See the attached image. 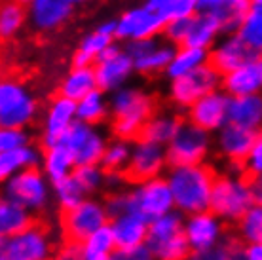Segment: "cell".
<instances>
[{
  "label": "cell",
  "instance_id": "6da1fadb",
  "mask_svg": "<svg viewBox=\"0 0 262 260\" xmlns=\"http://www.w3.org/2000/svg\"><path fill=\"white\" fill-rule=\"evenodd\" d=\"M216 177V171L205 162L192 165H169L165 179L173 192L175 209L183 215L209 209Z\"/></svg>",
  "mask_w": 262,
  "mask_h": 260
},
{
  "label": "cell",
  "instance_id": "7a4b0ae2",
  "mask_svg": "<svg viewBox=\"0 0 262 260\" xmlns=\"http://www.w3.org/2000/svg\"><path fill=\"white\" fill-rule=\"evenodd\" d=\"M111 99V131L116 139L135 141L144 124L156 112V103L148 91L137 85H124L108 93Z\"/></svg>",
  "mask_w": 262,
  "mask_h": 260
},
{
  "label": "cell",
  "instance_id": "3957f363",
  "mask_svg": "<svg viewBox=\"0 0 262 260\" xmlns=\"http://www.w3.org/2000/svg\"><path fill=\"white\" fill-rule=\"evenodd\" d=\"M184 216L181 211L173 209L150 221L144 245L156 260H188L192 249L184 234Z\"/></svg>",
  "mask_w": 262,
  "mask_h": 260
},
{
  "label": "cell",
  "instance_id": "277c9868",
  "mask_svg": "<svg viewBox=\"0 0 262 260\" xmlns=\"http://www.w3.org/2000/svg\"><path fill=\"white\" fill-rule=\"evenodd\" d=\"M255 205L249 177H234L228 173L216 177L209 209L226 224L236 226L242 216Z\"/></svg>",
  "mask_w": 262,
  "mask_h": 260
},
{
  "label": "cell",
  "instance_id": "5b68a950",
  "mask_svg": "<svg viewBox=\"0 0 262 260\" xmlns=\"http://www.w3.org/2000/svg\"><path fill=\"white\" fill-rule=\"evenodd\" d=\"M38 116V101L25 82L4 78L0 84V127H29Z\"/></svg>",
  "mask_w": 262,
  "mask_h": 260
},
{
  "label": "cell",
  "instance_id": "8992f818",
  "mask_svg": "<svg viewBox=\"0 0 262 260\" xmlns=\"http://www.w3.org/2000/svg\"><path fill=\"white\" fill-rule=\"evenodd\" d=\"M53 196V184L42 167H31L4 181V198L21 203L29 211L42 213Z\"/></svg>",
  "mask_w": 262,
  "mask_h": 260
},
{
  "label": "cell",
  "instance_id": "52a82bcc",
  "mask_svg": "<svg viewBox=\"0 0 262 260\" xmlns=\"http://www.w3.org/2000/svg\"><path fill=\"white\" fill-rule=\"evenodd\" d=\"M111 222V215L106 211L105 200H97L88 196L84 202L69 211H61L59 228L65 241H82L92 235L95 230L106 226Z\"/></svg>",
  "mask_w": 262,
  "mask_h": 260
},
{
  "label": "cell",
  "instance_id": "ba28073f",
  "mask_svg": "<svg viewBox=\"0 0 262 260\" xmlns=\"http://www.w3.org/2000/svg\"><path fill=\"white\" fill-rule=\"evenodd\" d=\"M55 249L48 228L38 222L21 234L0 237V260H53Z\"/></svg>",
  "mask_w": 262,
  "mask_h": 260
},
{
  "label": "cell",
  "instance_id": "9c48e42d",
  "mask_svg": "<svg viewBox=\"0 0 262 260\" xmlns=\"http://www.w3.org/2000/svg\"><path fill=\"white\" fill-rule=\"evenodd\" d=\"M221 88H223V74L211 63H207L184 76L169 80L167 97L177 109L188 111L196 101L205 97L211 91L221 90Z\"/></svg>",
  "mask_w": 262,
  "mask_h": 260
},
{
  "label": "cell",
  "instance_id": "30bf717a",
  "mask_svg": "<svg viewBox=\"0 0 262 260\" xmlns=\"http://www.w3.org/2000/svg\"><path fill=\"white\" fill-rule=\"evenodd\" d=\"M211 148H213V139L209 131H205L188 120L181 122L175 137L165 146L169 165L203 163L211 154Z\"/></svg>",
  "mask_w": 262,
  "mask_h": 260
},
{
  "label": "cell",
  "instance_id": "8fae6325",
  "mask_svg": "<svg viewBox=\"0 0 262 260\" xmlns=\"http://www.w3.org/2000/svg\"><path fill=\"white\" fill-rule=\"evenodd\" d=\"M127 192H129V209L143 213L148 221H154L175 209L173 192L165 175L135 182L131 184V188H127Z\"/></svg>",
  "mask_w": 262,
  "mask_h": 260
},
{
  "label": "cell",
  "instance_id": "7c38bea8",
  "mask_svg": "<svg viewBox=\"0 0 262 260\" xmlns=\"http://www.w3.org/2000/svg\"><path fill=\"white\" fill-rule=\"evenodd\" d=\"M167 169H169V160H167L165 146L148 143V141H143V139L133 141L129 163H127V167L124 171L127 182L135 184V182H143L148 181V179L164 177L167 173Z\"/></svg>",
  "mask_w": 262,
  "mask_h": 260
},
{
  "label": "cell",
  "instance_id": "4fadbf2b",
  "mask_svg": "<svg viewBox=\"0 0 262 260\" xmlns=\"http://www.w3.org/2000/svg\"><path fill=\"white\" fill-rule=\"evenodd\" d=\"M125 52L133 59L135 71L144 76H154L167 71L171 59L177 52V46L167 40L144 38V40H131L125 42Z\"/></svg>",
  "mask_w": 262,
  "mask_h": 260
},
{
  "label": "cell",
  "instance_id": "5bb4252c",
  "mask_svg": "<svg viewBox=\"0 0 262 260\" xmlns=\"http://www.w3.org/2000/svg\"><path fill=\"white\" fill-rule=\"evenodd\" d=\"M61 143L71 150L76 165H85V163H101L108 141L105 133L99 129V125L76 120L61 139Z\"/></svg>",
  "mask_w": 262,
  "mask_h": 260
},
{
  "label": "cell",
  "instance_id": "9a60e30c",
  "mask_svg": "<svg viewBox=\"0 0 262 260\" xmlns=\"http://www.w3.org/2000/svg\"><path fill=\"white\" fill-rule=\"evenodd\" d=\"M226 222L216 216L211 209L184 216V234L192 253L209 251L219 247L226 237Z\"/></svg>",
  "mask_w": 262,
  "mask_h": 260
},
{
  "label": "cell",
  "instance_id": "2e32d148",
  "mask_svg": "<svg viewBox=\"0 0 262 260\" xmlns=\"http://www.w3.org/2000/svg\"><path fill=\"white\" fill-rule=\"evenodd\" d=\"M116 40L131 42V40L156 38L164 33L165 19L148 6H133L120 13L116 19Z\"/></svg>",
  "mask_w": 262,
  "mask_h": 260
},
{
  "label": "cell",
  "instance_id": "e0dca14e",
  "mask_svg": "<svg viewBox=\"0 0 262 260\" xmlns=\"http://www.w3.org/2000/svg\"><path fill=\"white\" fill-rule=\"evenodd\" d=\"M230 99L232 97L223 88L211 91L186 111V120L209 133H216L228 124Z\"/></svg>",
  "mask_w": 262,
  "mask_h": 260
},
{
  "label": "cell",
  "instance_id": "ac0fdd59",
  "mask_svg": "<svg viewBox=\"0 0 262 260\" xmlns=\"http://www.w3.org/2000/svg\"><path fill=\"white\" fill-rule=\"evenodd\" d=\"M258 55L260 53L253 50L237 33H228L223 34L209 50V63L224 76Z\"/></svg>",
  "mask_w": 262,
  "mask_h": 260
},
{
  "label": "cell",
  "instance_id": "d6986e66",
  "mask_svg": "<svg viewBox=\"0 0 262 260\" xmlns=\"http://www.w3.org/2000/svg\"><path fill=\"white\" fill-rule=\"evenodd\" d=\"M78 120L76 114V101L57 95L46 106L44 120H42V148L61 143L71 125Z\"/></svg>",
  "mask_w": 262,
  "mask_h": 260
},
{
  "label": "cell",
  "instance_id": "ffe728a7",
  "mask_svg": "<svg viewBox=\"0 0 262 260\" xmlns=\"http://www.w3.org/2000/svg\"><path fill=\"white\" fill-rule=\"evenodd\" d=\"M29 23L36 33H55L71 19L74 6L69 0H33L29 6Z\"/></svg>",
  "mask_w": 262,
  "mask_h": 260
},
{
  "label": "cell",
  "instance_id": "44dd1931",
  "mask_svg": "<svg viewBox=\"0 0 262 260\" xmlns=\"http://www.w3.org/2000/svg\"><path fill=\"white\" fill-rule=\"evenodd\" d=\"M258 131L239 127L236 124H226L221 131H216L215 146L219 154L226 162H245V158L249 156L251 148L256 141Z\"/></svg>",
  "mask_w": 262,
  "mask_h": 260
},
{
  "label": "cell",
  "instance_id": "7402d4cb",
  "mask_svg": "<svg viewBox=\"0 0 262 260\" xmlns=\"http://www.w3.org/2000/svg\"><path fill=\"white\" fill-rule=\"evenodd\" d=\"M108 224H111L112 232H114L118 249H133L144 245L146 235H148L150 221L143 213L127 209L120 215L111 216Z\"/></svg>",
  "mask_w": 262,
  "mask_h": 260
},
{
  "label": "cell",
  "instance_id": "603a6c76",
  "mask_svg": "<svg viewBox=\"0 0 262 260\" xmlns=\"http://www.w3.org/2000/svg\"><path fill=\"white\" fill-rule=\"evenodd\" d=\"M93 67H95V74H97L99 90L106 91V93H112V91L127 85L133 72H137L133 59L127 55L125 50L114 57L99 59Z\"/></svg>",
  "mask_w": 262,
  "mask_h": 260
},
{
  "label": "cell",
  "instance_id": "cb8c5ba5",
  "mask_svg": "<svg viewBox=\"0 0 262 260\" xmlns=\"http://www.w3.org/2000/svg\"><path fill=\"white\" fill-rule=\"evenodd\" d=\"M223 90L230 97L262 95V55L251 59L236 71L223 76Z\"/></svg>",
  "mask_w": 262,
  "mask_h": 260
},
{
  "label": "cell",
  "instance_id": "d4e9b609",
  "mask_svg": "<svg viewBox=\"0 0 262 260\" xmlns=\"http://www.w3.org/2000/svg\"><path fill=\"white\" fill-rule=\"evenodd\" d=\"M251 6L253 0H200V10L216 15L223 23L224 34L237 33Z\"/></svg>",
  "mask_w": 262,
  "mask_h": 260
},
{
  "label": "cell",
  "instance_id": "484cf974",
  "mask_svg": "<svg viewBox=\"0 0 262 260\" xmlns=\"http://www.w3.org/2000/svg\"><path fill=\"white\" fill-rule=\"evenodd\" d=\"M223 34L224 29L223 23L219 21V17L209 12H202L200 10L196 15L190 17V29H188V36L184 40V46L211 50Z\"/></svg>",
  "mask_w": 262,
  "mask_h": 260
},
{
  "label": "cell",
  "instance_id": "4316f807",
  "mask_svg": "<svg viewBox=\"0 0 262 260\" xmlns=\"http://www.w3.org/2000/svg\"><path fill=\"white\" fill-rule=\"evenodd\" d=\"M228 122L239 127L262 131V95H239L230 99Z\"/></svg>",
  "mask_w": 262,
  "mask_h": 260
},
{
  "label": "cell",
  "instance_id": "83f0119b",
  "mask_svg": "<svg viewBox=\"0 0 262 260\" xmlns=\"http://www.w3.org/2000/svg\"><path fill=\"white\" fill-rule=\"evenodd\" d=\"M42 152L44 150H40L33 143L25 144L21 148L0 152V179L6 181L15 173H21V171L31 169V167H40L42 165Z\"/></svg>",
  "mask_w": 262,
  "mask_h": 260
},
{
  "label": "cell",
  "instance_id": "f1b7e54d",
  "mask_svg": "<svg viewBox=\"0 0 262 260\" xmlns=\"http://www.w3.org/2000/svg\"><path fill=\"white\" fill-rule=\"evenodd\" d=\"M42 171L46 173V177L50 179L52 184L63 181L67 177H71L76 169V162L74 156L71 154V150L67 148L63 143L52 144L42 148Z\"/></svg>",
  "mask_w": 262,
  "mask_h": 260
},
{
  "label": "cell",
  "instance_id": "f546056e",
  "mask_svg": "<svg viewBox=\"0 0 262 260\" xmlns=\"http://www.w3.org/2000/svg\"><path fill=\"white\" fill-rule=\"evenodd\" d=\"M34 213L23 207L21 203L2 198L0 202V237L21 234L34 224Z\"/></svg>",
  "mask_w": 262,
  "mask_h": 260
},
{
  "label": "cell",
  "instance_id": "4dcf8cb0",
  "mask_svg": "<svg viewBox=\"0 0 262 260\" xmlns=\"http://www.w3.org/2000/svg\"><path fill=\"white\" fill-rule=\"evenodd\" d=\"M97 74H95V67H72L67 72L59 85V95L69 97L78 103L80 99H84L88 93L97 90Z\"/></svg>",
  "mask_w": 262,
  "mask_h": 260
},
{
  "label": "cell",
  "instance_id": "1f68e13d",
  "mask_svg": "<svg viewBox=\"0 0 262 260\" xmlns=\"http://www.w3.org/2000/svg\"><path fill=\"white\" fill-rule=\"evenodd\" d=\"M181 122L183 120L179 116H175V114H169V112H154L150 116V120L144 124L139 139L167 146L171 143V139L175 137V133H177Z\"/></svg>",
  "mask_w": 262,
  "mask_h": 260
},
{
  "label": "cell",
  "instance_id": "d6a6232c",
  "mask_svg": "<svg viewBox=\"0 0 262 260\" xmlns=\"http://www.w3.org/2000/svg\"><path fill=\"white\" fill-rule=\"evenodd\" d=\"M209 63V50L192 48V46H177V52L171 59L167 71L164 72L169 80H175L179 76H184L188 72L196 71L200 67Z\"/></svg>",
  "mask_w": 262,
  "mask_h": 260
},
{
  "label": "cell",
  "instance_id": "836d02e7",
  "mask_svg": "<svg viewBox=\"0 0 262 260\" xmlns=\"http://www.w3.org/2000/svg\"><path fill=\"white\" fill-rule=\"evenodd\" d=\"M76 114L80 122L92 125H101L106 122V118H111V99L108 93L103 90H93L88 93L84 99H80L76 103Z\"/></svg>",
  "mask_w": 262,
  "mask_h": 260
},
{
  "label": "cell",
  "instance_id": "e575fe53",
  "mask_svg": "<svg viewBox=\"0 0 262 260\" xmlns=\"http://www.w3.org/2000/svg\"><path fill=\"white\" fill-rule=\"evenodd\" d=\"M114 36L101 33L97 29H93L92 33L82 36L76 52L72 55V67H93L101 57V53L106 50V46L114 42Z\"/></svg>",
  "mask_w": 262,
  "mask_h": 260
},
{
  "label": "cell",
  "instance_id": "d590c367",
  "mask_svg": "<svg viewBox=\"0 0 262 260\" xmlns=\"http://www.w3.org/2000/svg\"><path fill=\"white\" fill-rule=\"evenodd\" d=\"M82 247H84L85 258L88 260H106L111 256L118 245H116V237L112 232L111 224L95 230L92 235H88L82 241Z\"/></svg>",
  "mask_w": 262,
  "mask_h": 260
},
{
  "label": "cell",
  "instance_id": "8d00e7d4",
  "mask_svg": "<svg viewBox=\"0 0 262 260\" xmlns=\"http://www.w3.org/2000/svg\"><path fill=\"white\" fill-rule=\"evenodd\" d=\"M27 21H29L27 6L15 0H6L0 8V36L4 40L13 38Z\"/></svg>",
  "mask_w": 262,
  "mask_h": 260
},
{
  "label": "cell",
  "instance_id": "74e56055",
  "mask_svg": "<svg viewBox=\"0 0 262 260\" xmlns=\"http://www.w3.org/2000/svg\"><path fill=\"white\" fill-rule=\"evenodd\" d=\"M144 6L162 15L165 21L192 17L200 12V0H144Z\"/></svg>",
  "mask_w": 262,
  "mask_h": 260
},
{
  "label": "cell",
  "instance_id": "f35d334b",
  "mask_svg": "<svg viewBox=\"0 0 262 260\" xmlns=\"http://www.w3.org/2000/svg\"><path fill=\"white\" fill-rule=\"evenodd\" d=\"M131 148H133V141H125V139H116L108 141L105 148V154L101 158V165L105 171H116V173H124L131 158Z\"/></svg>",
  "mask_w": 262,
  "mask_h": 260
},
{
  "label": "cell",
  "instance_id": "ab89813d",
  "mask_svg": "<svg viewBox=\"0 0 262 260\" xmlns=\"http://www.w3.org/2000/svg\"><path fill=\"white\" fill-rule=\"evenodd\" d=\"M72 177L78 181L88 196H93L106 188V171L101 163H85V165H76Z\"/></svg>",
  "mask_w": 262,
  "mask_h": 260
},
{
  "label": "cell",
  "instance_id": "60d3db41",
  "mask_svg": "<svg viewBox=\"0 0 262 260\" xmlns=\"http://www.w3.org/2000/svg\"><path fill=\"white\" fill-rule=\"evenodd\" d=\"M237 34H239L253 50L262 53V4L253 2L251 10L247 12V15L243 17L242 25L237 29Z\"/></svg>",
  "mask_w": 262,
  "mask_h": 260
},
{
  "label": "cell",
  "instance_id": "b9f144b4",
  "mask_svg": "<svg viewBox=\"0 0 262 260\" xmlns=\"http://www.w3.org/2000/svg\"><path fill=\"white\" fill-rule=\"evenodd\" d=\"M53 196H55L57 207L61 211H69V209L76 207L80 202H84L85 198H88V194L82 190L78 181L72 175L53 184Z\"/></svg>",
  "mask_w": 262,
  "mask_h": 260
},
{
  "label": "cell",
  "instance_id": "7bdbcfd3",
  "mask_svg": "<svg viewBox=\"0 0 262 260\" xmlns=\"http://www.w3.org/2000/svg\"><path fill=\"white\" fill-rule=\"evenodd\" d=\"M236 234L245 243H262V203H255L236 224Z\"/></svg>",
  "mask_w": 262,
  "mask_h": 260
},
{
  "label": "cell",
  "instance_id": "ee69618b",
  "mask_svg": "<svg viewBox=\"0 0 262 260\" xmlns=\"http://www.w3.org/2000/svg\"><path fill=\"white\" fill-rule=\"evenodd\" d=\"M31 144V133L27 127H0V152L21 148Z\"/></svg>",
  "mask_w": 262,
  "mask_h": 260
},
{
  "label": "cell",
  "instance_id": "f6af8a7d",
  "mask_svg": "<svg viewBox=\"0 0 262 260\" xmlns=\"http://www.w3.org/2000/svg\"><path fill=\"white\" fill-rule=\"evenodd\" d=\"M188 29H190V17H177V19L165 21L164 27V36L167 42L175 46H183L186 36H188Z\"/></svg>",
  "mask_w": 262,
  "mask_h": 260
},
{
  "label": "cell",
  "instance_id": "bcb514c9",
  "mask_svg": "<svg viewBox=\"0 0 262 260\" xmlns=\"http://www.w3.org/2000/svg\"><path fill=\"white\" fill-rule=\"evenodd\" d=\"M245 169H247V177L262 175V131H258L249 156L245 158Z\"/></svg>",
  "mask_w": 262,
  "mask_h": 260
},
{
  "label": "cell",
  "instance_id": "7dc6e473",
  "mask_svg": "<svg viewBox=\"0 0 262 260\" xmlns=\"http://www.w3.org/2000/svg\"><path fill=\"white\" fill-rule=\"evenodd\" d=\"M221 245H223V249L226 251L228 260H247V254H245L247 243H245L237 234H226V237L223 240Z\"/></svg>",
  "mask_w": 262,
  "mask_h": 260
},
{
  "label": "cell",
  "instance_id": "c3c4849f",
  "mask_svg": "<svg viewBox=\"0 0 262 260\" xmlns=\"http://www.w3.org/2000/svg\"><path fill=\"white\" fill-rule=\"evenodd\" d=\"M53 260H88V258H85L82 243H78V241H65L63 240V243L55 249Z\"/></svg>",
  "mask_w": 262,
  "mask_h": 260
},
{
  "label": "cell",
  "instance_id": "681fc988",
  "mask_svg": "<svg viewBox=\"0 0 262 260\" xmlns=\"http://www.w3.org/2000/svg\"><path fill=\"white\" fill-rule=\"evenodd\" d=\"M106 260H156L146 245L133 249H116Z\"/></svg>",
  "mask_w": 262,
  "mask_h": 260
},
{
  "label": "cell",
  "instance_id": "f907efd6",
  "mask_svg": "<svg viewBox=\"0 0 262 260\" xmlns=\"http://www.w3.org/2000/svg\"><path fill=\"white\" fill-rule=\"evenodd\" d=\"M188 260H228V256H226V251L223 249V245H219V247L209 249V251L192 253Z\"/></svg>",
  "mask_w": 262,
  "mask_h": 260
},
{
  "label": "cell",
  "instance_id": "816d5d0a",
  "mask_svg": "<svg viewBox=\"0 0 262 260\" xmlns=\"http://www.w3.org/2000/svg\"><path fill=\"white\" fill-rule=\"evenodd\" d=\"M249 179H251V188H253L255 203H262V175L249 177Z\"/></svg>",
  "mask_w": 262,
  "mask_h": 260
},
{
  "label": "cell",
  "instance_id": "f5cc1de1",
  "mask_svg": "<svg viewBox=\"0 0 262 260\" xmlns=\"http://www.w3.org/2000/svg\"><path fill=\"white\" fill-rule=\"evenodd\" d=\"M116 19H105V21H101L95 29L97 31H101V33H105V34H108V36H114L116 38Z\"/></svg>",
  "mask_w": 262,
  "mask_h": 260
},
{
  "label": "cell",
  "instance_id": "db71d44e",
  "mask_svg": "<svg viewBox=\"0 0 262 260\" xmlns=\"http://www.w3.org/2000/svg\"><path fill=\"white\" fill-rule=\"evenodd\" d=\"M245 254L247 260H262V243H247Z\"/></svg>",
  "mask_w": 262,
  "mask_h": 260
},
{
  "label": "cell",
  "instance_id": "11a10c76",
  "mask_svg": "<svg viewBox=\"0 0 262 260\" xmlns=\"http://www.w3.org/2000/svg\"><path fill=\"white\" fill-rule=\"evenodd\" d=\"M69 2H71L72 6H80V4H85L88 0H69Z\"/></svg>",
  "mask_w": 262,
  "mask_h": 260
},
{
  "label": "cell",
  "instance_id": "9f6ffc18",
  "mask_svg": "<svg viewBox=\"0 0 262 260\" xmlns=\"http://www.w3.org/2000/svg\"><path fill=\"white\" fill-rule=\"evenodd\" d=\"M15 2H19V4H23V6H29L33 0H15Z\"/></svg>",
  "mask_w": 262,
  "mask_h": 260
},
{
  "label": "cell",
  "instance_id": "6f0895ef",
  "mask_svg": "<svg viewBox=\"0 0 262 260\" xmlns=\"http://www.w3.org/2000/svg\"><path fill=\"white\" fill-rule=\"evenodd\" d=\"M253 2H256V4H262V0H253Z\"/></svg>",
  "mask_w": 262,
  "mask_h": 260
}]
</instances>
